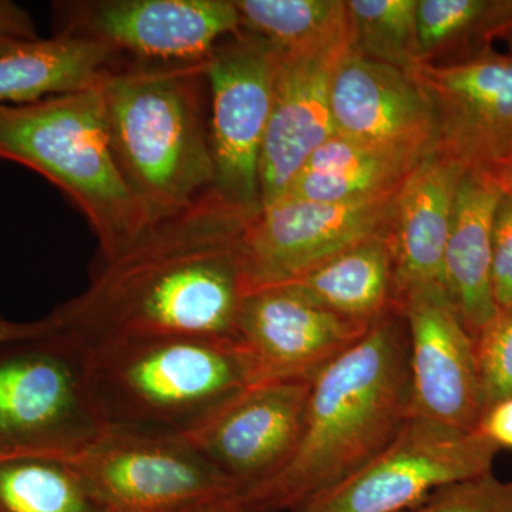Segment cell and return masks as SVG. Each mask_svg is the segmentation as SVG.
<instances>
[{
  "label": "cell",
  "instance_id": "37",
  "mask_svg": "<svg viewBox=\"0 0 512 512\" xmlns=\"http://www.w3.org/2000/svg\"><path fill=\"white\" fill-rule=\"evenodd\" d=\"M507 312H512V306H511V309H508V311H507Z\"/></svg>",
  "mask_w": 512,
  "mask_h": 512
},
{
  "label": "cell",
  "instance_id": "3",
  "mask_svg": "<svg viewBox=\"0 0 512 512\" xmlns=\"http://www.w3.org/2000/svg\"><path fill=\"white\" fill-rule=\"evenodd\" d=\"M205 63L133 60L99 84L114 157L150 224L214 188Z\"/></svg>",
  "mask_w": 512,
  "mask_h": 512
},
{
  "label": "cell",
  "instance_id": "18",
  "mask_svg": "<svg viewBox=\"0 0 512 512\" xmlns=\"http://www.w3.org/2000/svg\"><path fill=\"white\" fill-rule=\"evenodd\" d=\"M464 173L460 164L433 150L397 191L389 237L394 262L393 306L413 293L446 291L444 258Z\"/></svg>",
  "mask_w": 512,
  "mask_h": 512
},
{
  "label": "cell",
  "instance_id": "13",
  "mask_svg": "<svg viewBox=\"0 0 512 512\" xmlns=\"http://www.w3.org/2000/svg\"><path fill=\"white\" fill-rule=\"evenodd\" d=\"M372 323L312 305L284 288L244 296L234 340L247 359L252 384L308 380L362 338Z\"/></svg>",
  "mask_w": 512,
  "mask_h": 512
},
{
  "label": "cell",
  "instance_id": "7",
  "mask_svg": "<svg viewBox=\"0 0 512 512\" xmlns=\"http://www.w3.org/2000/svg\"><path fill=\"white\" fill-rule=\"evenodd\" d=\"M70 463L107 512H174L239 491L175 434L107 426Z\"/></svg>",
  "mask_w": 512,
  "mask_h": 512
},
{
  "label": "cell",
  "instance_id": "22",
  "mask_svg": "<svg viewBox=\"0 0 512 512\" xmlns=\"http://www.w3.org/2000/svg\"><path fill=\"white\" fill-rule=\"evenodd\" d=\"M389 237L357 245L281 286L326 311L373 323L393 306Z\"/></svg>",
  "mask_w": 512,
  "mask_h": 512
},
{
  "label": "cell",
  "instance_id": "31",
  "mask_svg": "<svg viewBox=\"0 0 512 512\" xmlns=\"http://www.w3.org/2000/svg\"><path fill=\"white\" fill-rule=\"evenodd\" d=\"M0 36L19 42L39 39L35 22L28 10L9 0H0Z\"/></svg>",
  "mask_w": 512,
  "mask_h": 512
},
{
  "label": "cell",
  "instance_id": "33",
  "mask_svg": "<svg viewBox=\"0 0 512 512\" xmlns=\"http://www.w3.org/2000/svg\"><path fill=\"white\" fill-rule=\"evenodd\" d=\"M174 512H276L271 508L265 507L264 504L258 503L254 498L235 491V493L222 495L215 500L207 501L192 507L184 508V510Z\"/></svg>",
  "mask_w": 512,
  "mask_h": 512
},
{
  "label": "cell",
  "instance_id": "17",
  "mask_svg": "<svg viewBox=\"0 0 512 512\" xmlns=\"http://www.w3.org/2000/svg\"><path fill=\"white\" fill-rule=\"evenodd\" d=\"M330 114L340 137L420 157L436 146L433 104L412 74L355 53L333 74Z\"/></svg>",
  "mask_w": 512,
  "mask_h": 512
},
{
  "label": "cell",
  "instance_id": "34",
  "mask_svg": "<svg viewBox=\"0 0 512 512\" xmlns=\"http://www.w3.org/2000/svg\"><path fill=\"white\" fill-rule=\"evenodd\" d=\"M487 173L497 181L501 190L504 192H512V146L503 157L498 158V160L488 168Z\"/></svg>",
  "mask_w": 512,
  "mask_h": 512
},
{
  "label": "cell",
  "instance_id": "29",
  "mask_svg": "<svg viewBox=\"0 0 512 512\" xmlns=\"http://www.w3.org/2000/svg\"><path fill=\"white\" fill-rule=\"evenodd\" d=\"M493 286L500 313L512 306V192H504L493 228Z\"/></svg>",
  "mask_w": 512,
  "mask_h": 512
},
{
  "label": "cell",
  "instance_id": "27",
  "mask_svg": "<svg viewBox=\"0 0 512 512\" xmlns=\"http://www.w3.org/2000/svg\"><path fill=\"white\" fill-rule=\"evenodd\" d=\"M474 348L485 412L512 397V312L500 313L474 340Z\"/></svg>",
  "mask_w": 512,
  "mask_h": 512
},
{
  "label": "cell",
  "instance_id": "23",
  "mask_svg": "<svg viewBox=\"0 0 512 512\" xmlns=\"http://www.w3.org/2000/svg\"><path fill=\"white\" fill-rule=\"evenodd\" d=\"M512 32V0H419L420 63L464 62Z\"/></svg>",
  "mask_w": 512,
  "mask_h": 512
},
{
  "label": "cell",
  "instance_id": "6",
  "mask_svg": "<svg viewBox=\"0 0 512 512\" xmlns=\"http://www.w3.org/2000/svg\"><path fill=\"white\" fill-rule=\"evenodd\" d=\"M106 427L86 346L59 330L0 345V461H70Z\"/></svg>",
  "mask_w": 512,
  "mask_h": 512
},
{
  "label": "cell",
  "instance_id": "10",
  "mask_svg": "<svg viewBox=\"0 0 512 512\" xmlns=\"http://www.w3.org/2000/svg\"><path fill=\"white\" fill-rule=\"evenodd\" d=\"M498 451L481 431L412 414L382 456L305 512H407L440 488L491 473Z\"/></svg>",
  "mask_w": 512,
  "mask_h": 512
},
{
  "label": "cell",
  "instance_id": "1",
  "mask_svg": "<svg viewBox=\"0 0 512 512\" xmlns=\"http://www.w3.org/2000/svg\"><path fill=\"white\" fill-rule=\"evenodd\" d=\"M259 210L211 188L101 262L83 293L50 313L57 330L84 346L134 336L234 339L247 295L238 248Z\"/></svg>",
  "mask_w": 512,
  "mask_h": 512
},
{
  "label": "cell",
  "instance_id": "32",
  "mask_svg": "<svg viewBox=\"0 0 512 512\" xmlns=\"http://www.w3.org/2000/svg\"><path fill=\"white\" fill-rule=\"evenodd\" d=\"M56 330V322L52 315L33 320V322H15V320L0 316V345L45 338V336L55 333Z\"/></svg>",
  "mask_w": 512,
  "mask_h": 512
},
{
  "label": "cell",
  "instance_id": "26",
  "mask_svg": "<svg viewBox=\"0 0 512 512\" xmlns=\"http://www.w3.org/2000/svg\"><path fill=\"white\" fill-rule=\"evenodd\" d=\"M419 0H349L350 46L365 59L412 73L420 64Z\"/></svg>",
  "mask_w": 512,
  "mask_h": 512
},
{
  "label": "cell",
  "instance_id": "36",
  "mask_svg": "<svg viewBox=\"0 0 512 512\" xmlns=\"http://www.w3.org/2000/svg\"><path fill=\"white\" fill-rule=\"evenodd\" d=\"M504 40H507L508 42V45H510V50H511V55H512V32L510 33V35H508L507 37H505Z\"/></svg>",
  "mask_w": 512,
  "mask_h": 512
},
{
  "label": "cell",
  "instance_id": "35",
  "mask_svg": "<svg viewBox=\"0 0 512 512\" xmlns=\"http://www.w3.org/2000/svg\"><path fill=\"white\" fill-rule=\"evenodd\" d=\"M18 42L19 40L8 39V37L0 36V53L5 52V50H8L9 47H12Z\"/></svg>",
  "mask_w": 512,
  "mask_h": 512
},
{
  "label": "cell",
  "instance_id": "5",
  "mask_svg": "<svg viewBox=\"0 0 512 512\" xmlns=\"http://www.w3.org/2000/svg\"><path fill=\"white\" fill-rule=\"evenodd\" d=\"M99 84L0 106V160L28 167L56 185L92 227L101 262H110L151 224L114 157Z\"/></svg>",
  "mask_w": 512,
  "mask_h": 512
},
{
  "label": "cell",
  "instance_id": "8",
  "mask_svg": "<svg viewBox=\"0 0 512 512\" xmlns=\"http://www.w3.org/2000/svg\"><path fill=\"white\" fill-rule=\"evenodd\" d=\"M394 197L356 202L282 197L261 207L238 248L247 295L288 284L333 256L389 237Z\"/></svg>",
  "mask_w": 512,
  "mask_h": 512
},
{
  "label": "cell",
  "instance_id": "12",
  "mask_svg": "<svg viewBox=\"0 0 512 512\" xmlns=\"http://www.w3.org/2000/svg\"><path fill=\"white\" fill-rule=\"evenodd\" d=\"M311 382L252 384L185 439L239 491L278 476L301 443Z\"/></svg>",
  "mask_w": 512,
  "mask_h": 512
},
{
  "label": "cell",
  "instance_id": "28",
  "mask_svg": "<svg viewBox=\"0 0 512 512\" xmlns=\"http://www.w3.org/2000/svg\"><path fill=\"white\" fill-rule=\"evenodd\" d=\"M407 512H512V483L491 471L440 488Z\"/></svg>",
  "mask_w": 512,
  "mask_h": 512
},
{
  "label": "cell",
  "instance_id": "21",
  "mask_svg": "<svg viewBox=\"0 0 512 512\" xmlns=\"http://www.w3.org/2000/svg\"><path fill=\"white\" fill-rule=\"evenodd\" d=\"M423 158L333 134L306 161L284 197L315 202L392 197Z\"/></svg>",
  "mask_w": 512,
  "mask_h": 512
},
{
  "label": "cell",
  "instance_id": "24",
  "mask_svg": "<svg viewBox=\"0 0 512 512\" xmlns=\"http://www.w3.org/2000/svg\"><path fill=\"white\" fill-rule=\"evenodd\" d=\"M234 3L241 30L281 52L350 46L348 5L342 0H234Z\"/></svg>",
  "mask_w": 512,
  "mask_h": 512
},
{
  "label": "cell",
  "instance_id": "16",
  "mask_svg": "<svg viewBox=\"0 0 512 512\" xmlns=\"http://www.w3.org/2000/svg\"><path fill=\"white\" fill-rule=\"evenodd\" d=\"M350 53L349 45L312 52L278 50L274 103L259 161L261 207L284 197L306 161L335 134L330 86Z\"/></svg>",
  "mask_w": 512,
  "mask_h": 512
},
{
  "label": "cell",
  "instance_id": "20",
  "mask_svg": "<svg viewBox=\"0 0 512 512\" xmlns=\"http://www.w3.org/2000/svg\"><path fill=\"white\" fill-rule=\"evenodd\" d=\"M119 57L96 40L60 35L0 53V106L28 104L97 86Z\"/></svg>",
  "mask_w": 512,
  "mask_h": 512
},
{
  "label": "cell",
  "instance_id": "30",
  "mask_svg": "<svg viewBox=\"0 0 512 512\" xmlns=\"http://www.w3.org/2000/svg\"><path fill=\"white\" fill-rule=\"evenodd\" d=\"M478 431L500 450L505 448L512 453V397L488 407L481 417Z\"/></svg>",
  "mask_w": 512,
  "mask_h": 512
},
{
  "label": "cell",
  "instance_id": "19",
  "mask_svg": "<svg viewBox=\"0 0 512 512\" xmlns=\"http://www.w3.org/2000/svg\"><path fill=\"white\" fill-rule=\"evenodd\" d=\"M503 194L487 171L468 170L454 202L444 282L448 299L473 340L500 315L493 286V228Z\"/></svg>",
  "mask_w": 512,
  "mask_h": 512
},
{
  "label": "cell",
  "instance_id": "14",
  "mask_svg": "<svg viewBox=\"0 0 512 512\" xmlns=\"http://www.w3.org/2000/svg\"><path fill=\"white\" fill-rule=\"evenodd\" d=\"M412 76L436 114L434 150L464 170L487 171L512 146V55L420 63Z\"/></svg>",
  "mask_w": 512,
  "mask_h": 512
},
{
  "label": "cell",
  "instance_id": "15",
  "mask_svg": "<svg viewBox=\"0 0 512 512\" xmlns=\"http://www.w3.org/2000/svg\"><path fill=\"white\" fill-rule=\"evenodd\" d=\"M397 309L409 330L412 414L477 431L484 413L474 340L444 289L413 293Z\"/></svg>",
  "mask_w": 512,
  "mask_h": 512
},
{
  "label": "cell",
  "instance_id": "2",
  "mask_svg": "<svg viewBox=\"0 0 512 512\" xmlns=\"http://www.w3.org/2000/svg\"><path fill=\"white\" fill-rule=\"evenodd\" d=\"M412 416L406 318L387 309L311 380L301 443L288 466L242 493L276 512H305L359 476Z\"/></svg>",
  "mask_w": 512,
  "mask_h": 512
},
{
  "label": "cell",
  "instance_id": "4",
  "mask_svg": "<svg viewBox=\"0 0 512 512\" xmlns=\"http://www.w3.org/2000/svg\"><path fill=\"white\" fill-rule=\"evenodd\" d=\"M86 349L107 426L188 436L252 386L234 339L134 336Z\"/></svg>",
  "mask_w": 512,
  "mask_h": 512
},
{
  "label": "cell",
  "instance_id": "11",
  "mask_svg": "<svg viewBox=\"0 0 512 512\" xmlns=\"http://www.w3.org/2000/svg\"><path fill=\"white\" fill-rule=\"evenodd\" d=\"M53 12L55 35L96 40L134 62H202L241 29L234 0H80Z\"/></svg>",
  "mask_w": 512,
  "mask_h": 512
},
{
  "label": "cell",
  "instance_id": "9",
  "mask_svg": "<svg viewBox=\"0 0 512 512\" xmlns=\"http://www.w3.org/2000/svg\"><path fill=\"white\" fill-rule=\"evenodd\" d=\"M276 57L274 46L239 29L205 63L214 188L251 207H261L259 161L274 103Z\"/></svg>",
  "mask_w": 512,
  "mask_h": 512
},
{
  "label": "cell",
  "instance_id": "25",
  "mask_svg": "<svg viewBox=\"0 0 512 512\" xmlns=\"http://www.w3.org/2000/svg\"><path fill=\"white\" fill-rule=\"evenodd\" d=\"M0 512H107L70 461H0Z\"/></svg>",
  "mask_w": 512,
  "mask_h": 512
}]
</instances>
